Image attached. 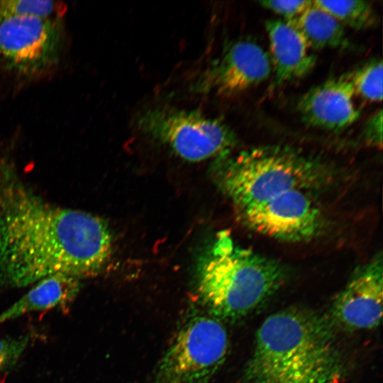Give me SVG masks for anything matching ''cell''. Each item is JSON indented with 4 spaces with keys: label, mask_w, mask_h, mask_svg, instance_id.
I'll list each match as a JSON object with an SVG mask.
<instances>
[{
    "label": "cell",
    "mask_w": 383,
    "mask_h": 383,
    "mask_svg": "<svg viewBox=\"0 0 383 383\" xmlns=\"http://www.w3.org/2000/svg\"><path fill=\"white\" fill-rule=\"evenodd\" d=\"M106 223L52 204L0 155V287H23L55 274L98 275L111 252Z\"/></svg>",
    "instance_id": "obj_1"
},
{
    "label": "cell",
    "mask_w": 383,
    "mask_h": 383,
    "mask_svg": "<svg viewBox=\"0 0 383 383\" xmlns=\"http://www.w3.org/2000/svg\"><path fill=\"white\" fill-rule=\"evenodd\" d=\"M342 362L319 316L298 308L269 316L258 328L245 372L248 383H336Z\"/></svg>",
    "instance_id": "obj_2"
},
{
    "label": "cell",
    "mask_w": 383,
    "mask_h": 383,
    "mask_svg": "<svg viewBox=\"0 0 383 383\" xmlns=\"http://www.w3.org/2000/svg\"><path fill=\"white\" fill-rule=\"evenodd\" d=\"M196 277V291L208 313L222 322L235 321L269 299L284 282L286 270L220 233L201 262Z\"/></svg>",
    "instance_id": "obj_3"
},
{
    "label": "cell",
    "mask_w": 383,
    "mask_h": 383,
    "mask_svg": "<svg viewBox=\"0 0 383 383\" xmlns=\"http://www.w3.org/2000/svg\"><path fill=\"white\" fill-rule=\"evenodd\" d=\"M228 152L220 155L216 176L238 211L291 190L320 189L333 176L326 162L287 145L252 148L233 155Z\"/></svg>",
    "instance_id": "obj_4"
},
{
    "label": "cell",
    "mask_w": 383,
    "mask_h": 383,
    "mask_svg": "<svg viewBox=\"0 0 383 383\" xmlns=\"http://www.w3.org/2000/svg\"><path fill=\"white\" fill-rule=\"evenodd\" d=\"M228 336L223 322L210 314L189 318L158 361L154 383H209L223 365Z\"/></svg>",
    "instance_id": "obj_5"
},
{
    "label": "cell",
    "mask_w": 383,
    "mask_h": 383,
    "mask_svg": "<svg viewBox=\"0 0 383 383\" xmlns=\"http://www.w3.org/2000/svg\"><path fill=\"white\" fill-rule=\"evenodd\" d=\"M136 125L145 135L192 162L222 155L236 143L227 124L195 111L152 107L140 113Z\"/></svg>",
    "instance_id": "obj_6"
},
{
    "label": "cell",
    "mask_w": 383,
    "mask_h": 383,
    "mask_svg": "<svg viewBox=\"0 0 383 383\" xmlns=\"http://www.w3.org/2000/svg\"><path fill=\"white\" fill-rule=\"evenodd\" d=\"M62 47L60 18L0 19V57L13 70L36 74L58 61Z\"/></svg>",
    "instance_id": "obj_7"
},
{
    "label": "cell",
    "mask_w": 383,
    "mask_h": 383,
    "mask_svg": "<svg viewBox=\"0 0 383 383\" xmlns=\"http://www.w3.org/2000/svg\"><path fill=\"white\" fill-rule=\"evenodd\" d=\"M304 190H291L238 211L244 223L265 235L290 242L315 238L324 217L316 200Z\"/></svg>",
    "instance_id": "obj_8"
},
{
    "label": "cell",
    "mask_w": 383,
    "mask_h": 383,
    "mask_svg": "<svg viewBox=\"0 0 383 383\" xmlns=\"http://www.w3.org/2000/svg\"><path fill=\"white\" fill-rule=\"evenodd\" d=\"M271 73L269 53L252 40H240L228 46L193 87L200 93L234 95L262 83Z\"/></svg>",
    "instance_id": "obj_9"
},
{
    "label": "cell",
    "mask_w": 383,
    "mask_h": 383,
    "mask_svg": "<svg viewBox=\"0 0 383 383\" xmlns=\"http://www.w3.org/2000/svg\"><path fill=\"white\" fill-rule=\"evenodd\" d=\"M382 259L377 257L353 274L335 300L332 313L350 329L377 327L382 314Z\"/></svg>",
    "instance_id": "obj_10"
},
{
    "label": "cell",
    "mask_w": 383,
    "mask_h": 383,
    "mask_svg": "<svg viewBox=\"0 0 383 383\" xmlns=\"http://www.w3.org/2000/svg\"><path fill=\"white\" fill-rule=\"evenodd\" d=\"M353 86L348 74L332 78L304 94L297 110L306 125L333 132L343 131L360 116L353 97Z\"/></svg>",
    "instance_id": "obj_11"
},
{
    "label": "cell",
    "mask_w": 383,
    "mask_h": 383,
    "mask_svg": "<svg viewBox=\"0 0 383 383\" xmlns=\"http://www.w3.org/2000/svg\"><path fill=\"white\" fill-rule=\"evenodd\" d=\"M270 42L269 56L274 73L272 87L275 88L301 79L314 67L316 57L296 28L284 19L265 22Z\"/></svg>",
    "instance_id": "obj_12"
},
{
    "label": "cell",
    "mask_w": 383,
    "mask_h": 383,
    "mask_svg": "<svg viewBox=\"0 0 383 383\" xmlns=\"http://www.w3.org/2000/svg\"><path fill=\"white\" fill-rule=\"evenodd\" d=\"M80 289V279L74 276L55 274L46 277L0 313V324L30 312L67 305L75 299Z\"/></svg>",
    "instance_id": "obj_13"
},
{
    "label": "cell",
    "mask_w": 383,
    "mask_h": 383,
    "mask_svg": "<svg viewBox=\"0 0 383 383\" xmlns=\"http://www.w3.org/2000/svg\"><path fill=\"white\" fill-rule=\"evenodd\" d=\"M287 21L301 34L309 48H336L347 43L343 26L313 1L298 17Z\"/></svg>",
    "instance_id": "obj_14"
},
{
    "label": "cell",
    "mask_w": 383,
    "mask_h": 383,
    "mask_svg": "<svg viewBox=\"0 0 383 383\" xmlns=\"http://www.w3.org/2000/svg\"><path fill=\"white\" fill-rule=\"evenodd\" d=\"M313 4L333 16L343 26L365 29L377 23V15L369 1L364 0L313 1Z\"/></svg>",
    "instance_id": "obj_15"
},
{
    "label": "cell",
    "mask_w": 383,
    "mask_h": 383,
    "mask_svg": "<svg viewBox=\"0 0 383 383\" xmlns=\"http://www.w3.org/2000/svg\"><path fill=\"white\" fill-rule=\"evenodd\" d=\"M382 61L374 58L348 74L355 94L373 102L382 100Z\"/></svg>",
    "instance_id": "obj_16"
},
{
    "label": "cell",
    "mask_w": 383,
    "mask_h": 383,
    "mask_svg": "<svg viewBox=\"0 0 383 383\" xmlns=\"http://www.w3.org/2000/svg\"><path fill=\"white\" fill-rule=\"evenodd\" d=\"M65 4L52 1L0 0V19L10 17L60 18Z\"/></svg>",
    "instance_id": "obj_17"
},
{
    "label": "cell",
    "mask_w": 383,
    "mask_h": 383,
    "mask_svg": "<svg viewBox=\"0 0 383 383\" xmlns=\"http://www.w3.org/2000/svg\"><path fill=\"white\" fill-rule=\"evenodd\" d=\"M30 342L29 335L0 338V373L12 369Z\"/></svg>",
    "instance_id": "obj_18"
},
{
    "label": "cell",
    "mask_w": 383,
    "mask_h": 383,
    "mask_svg": "<svg viewBox=\"0 0 383 383\" xmlns=\"http://www.w3.org/2000/svg\"><path fill=\"white\" fill-rule=\"evenodd\" d=\"M313 1L309 0H263L259 4L264 8L284 17V20L291 21L298 17Z\"/></svg>",
    "instance_id": "obj_19"
},
{
    "label": "cell",
    "mask_w": 383,
    "mask_h": 383,
    "mask_svg": "<svg viewBox=\"0 0 383 383\" xmlns=\"http://www.w3.org/2000/svg\"><path fill=\"white\" fill-rule=\"evenodd\" d=\"M361 138L367 145L382 148V111L374 113L365 124Z\"/></svg>",
    "instance_id": "obj_20"
}]
</instances>
